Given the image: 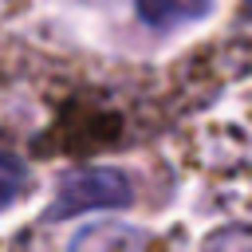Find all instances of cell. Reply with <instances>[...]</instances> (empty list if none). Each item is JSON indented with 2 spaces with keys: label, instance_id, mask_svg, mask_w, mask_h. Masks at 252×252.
<instances>
[{
  "label": "cell",
  "instance_id": "obj_1",
  "mask_svg": "<svg viewBox=\"0 0 252 252\" xmlns=\"http://www.w3.org/2000/svg\"><path fill=\"white\" fill-rule=\"evenodd\" d=\"M134 201L130 177L106 165H91V169H71L59 181L55 205L47 209V220H67L91 209H126Z\"/></svg>",
  "mask_w": 252,
  "mask_h": 252
},
{
  "label": "cell",
  "instance_id": "obj_3",
  "mask_svg": "<svg viewBox=\"0 0 252 252\" xmlns=\"http://www.w3.org/2000/svg\"><path fill=\"white\" fill-rule=\"evenodd\" d=\"M28 189V165L12 154H0V209H8Z\"/></svg>",
  "mask_w": 252,
  "mask_h": 252
},
{
  "label": "cell",
  "instance_id": "obj_4",
  "mask_svg": "<svg viewBox=\"0 0 252 252\" xmlns=\"http://www.w3.org/2000/svg\"><path fill=\"white\" fill-rule=\"evenodd\" d=\"M75 248H94V244H146L138 228H87L71 240Z\"/></svg>",
  "mask_w": 252,
  "mask_h": 252
},
{
  "label": "cell",
  "instance_id": "obj_5",
  "mask_svg": "<svg viewBox=\"0 0 252 252\" xmlns=\"http://www.w3.org/2000/svg\"><path fill=\"white\" fill-rule=\"evenodd\" d=\"M244 8H248V16H252V0H244Z\"/></svg>",
  "mask_w": 252,
  "mask_h": 252
},
{
  "label": "cell",
  "instance_id": "obj_2",
  "mask_svg": "<svg viewBox=\"0 0 252 252\" xmlns=\"http://www.w3.org/2000/svg\"><path fill=\"white\" fill-rule=\"evenodd\" d=\"M134 4H138V16L154 28H177L209 12V0H134Z\"/></svg>",
  "mask_w": 252,
  "mask_h": 252
}]
</instances>
